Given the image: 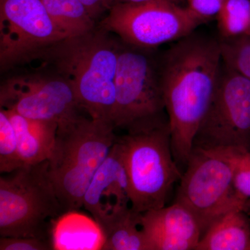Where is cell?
I'll use <instances>...</instances> for the list:
<instances>
[{"mask_svg":"<svg viewBox=\"0 0 250 250\" xmlns=\"http://www.w3.org/2000/svg\"><path fill=\"white\" fill-rule=\"evenodd\" d=\"M231 161L233 168V186L243 198L250 199V151L241 148L218 149Z\"/></svg>","mask_w":250,"mask_h":250,"instance_id":"cell-22","label":"cell"},{"mask_svg":"<svg viewBox=\"0 0 250 250\" xmlns=\"http://www.w3.org/2000/svg\"><path fill=\"white\" fill-rule=\"evenodd\" d=\"M129 177L131 207L139 213L165 207L182 172L171 146L169 123L117 137Z\"/></svg>","mask_w":250,"mask_h":250,"instance_id":"cell-4","label":"cell"},{"mask_svg":"<svg viewBox=\"0 0 250 250\" xmlns=\"http://www.w3.org/2000/svg\"><path fill=\"white\" fill-rule=\"evenodd\" d=\"M115 129L89 116L58 128L47 172L65 213L83 207L94 175L116 143Z\"/></svg>","mask_w":250,"mask_h":250,"instance_id":"cell-3","label":"cell"},{"mask_svg":"<svg viewBox=\"0 0 250 250\" xmlns=\"http://www.w3.org/2000/svg\"><path fill=\"white\" fill-rule=\"evenodd\" d=\"M83 207L98 224L131 207L129 177L116 141L94 175L83 197Z\"/></svg>","mask_w":250,"mask_h":250,"instance_id":"cell-13","label":"cell"},{"mask_svg":"<svg viewBox=\"0 0 250 250\" xmlns=\"http://www.w3.org/2000/svg\"><path fill=\"white\" fill-rule=\"evenodd\" d=\"M5 110L14 125L23 166L49 160L55 146L58 124L53 121L31 119Z\"/></svg>","mask_w":250,"mask_h":250,"instance_id":"cell-14","label":"cell"},{"mask_svg":"<svg viewBox=\"0 0 250 250\" xmlns=\"http://www.w3.org/2000/svg\"><path fill=\"white\" fill-rule=\"evenodd\" d=\"M215 20L219 41L250 37V0H226Z\"/></svg>","mask_w":250,"mask_h":250,"instance_id":"cell-19","label":"cell"},{"mask_svg":"<svg viewBox=\"0 0 250 250\" xmlns=\"http://www.w3.org/2000/svg\"><path fill=\"white\" fill-rule=\"evenodd\" d=\"M108 34L97 26L89 32L62 39L36 59L53 65L56 72L70 82L92 119L113 123L122 43Z\"/></svg>","mask_w":250,"mask_h":250,"instance_id":"cell-2","label":"cell"},{"mask_svg":"<svg viewBox=\"0 0 250 250\" xmlns=\"http://www.w3.org/2000/svg\"><path fill=\"white\" fill-rule=\"evenodd\" d=\"M0 106L26 118L55 122L58 128L87 114L70 82L57 73L19 75L4 81Z\"/></svg>","mask_w":250,"mask_h":250,"instance_id":"cell-10","label":"cell"},{"mask_svg":"<svg viewBox=\"0 0 250 250\" xmlns=\"http://www.w3.org/2000/svg\"><path fill=\"white\" fill-rule=\"evenodd\" d=\"M150 250H195L202 236L190 210L178 202L140 215Z\"/></svg>","mask_w":250,"mask_h":250,"instance_id":"cell-12","label":"cell"},{"mask_svg":"<svg viewBox=\"0 0 250 250\" xmlns=\"http://www.w3.org/2000/svg\"><path fill=\"white\" fill-rule=\"evenodd\" d=\"M219 42L224 65L250 80V37Z\"/></svg>","mask_w":250,"mask_h":250,"instance_id":"cell-21","label":"cell"},{"mask_svg":"<svg viewBox=\"0 0 250 250\" xmlns=\"http://www.w3.org/2000/svg\"><path fill=\"white\" fill-rule=\"evenodd\" d=\"M65 38L41 0H0L1 70L34 60Z\"/></svg>","mask_w":250,"mask_h":250,"instance_id":"cell-11","label":"cell"},{"mask_svg":"<svg viewBox=\"0 0 250 250\" xmlns=\"http://www.w3.org/2000/svg\"><path fill=\"white\" fill-rule=\"evenodd\" d=\"M152 50L122 42L112 118L116 129L139 132L168 122L159 58H155Z\"/></svg>","mask_w":250,"mask_h":250,"instance_id":"cell-6","label":"cell"},{"mask_svg":"<svg viewBox=\"0 0 250 250\" xmlns=\"http://www.w3.org/2000/svg\"><path fill=\"white\" fill-rule=\"evenodd\" d=\"M193 147L250 151V80L224 64L218 88L194 139Z\"/></svg>","mask_w":250,"mask_h":250,"instance_id":"cell-9","label":"cell"},{"mask_svg":"<svg viewBox=\"0 0 250 250\" xmlns=\"http://www.w3.org/2000/svg\"><path fill=\"white\" fill-rule=\"evenodd\" d=\"M48 160L0 177V236L52 241L54 219L65 213L48 177Z\"/></svg>","mask_w":250,"mask_h":250,"instance_id":"cell-5","label":"cell"},{"mask_svg":"<svg viewBox=\"0 0 250 250\" xmlns=\"http://www.w3.org/2000/svg\"><path fill=\"white\" fill-rule=\"evenodd\" d=\"M149 1H152V0H116V4L118 3H141ZM169 1H174L180 4H184L185 3L184 0H169Z\"/></svg>","mask_w":250,"mask_h":250,"instance_id":"cell-26","label":"cell"},{"mask_svg":"<svg viewBox=\"0 0 250 250\" xmlns=\"http://www.w3.org/2000/svg\"><path fill=\"white\" fill-rule=\"evenodd\" d=\"M159 65L172 152L186 167L221 76L220 42L194 31L167 49Z\"/></svg>","mask_w":250,"mask_h":250,"instance_id":"cell-1","label":"cell"},{"mask_svg":"<svg viewBox=\"0 0 250 250\" xmlns=\"http://www.w3.org/2000/svg\"><path fill=\"white\" fill-rule=\"evenodd\" d=\"M1 250H53L52 241L31 237H6L0 238Z\"/></svg>","mask_w":250,"mask_h":250,"instance_id":"cell-23","label":"cell"},{"mask_svg":"<svg viewBox=\"0 0 250 250\" xmlns=\"http://www.w3.org/2000/svg\"><path fill=\"white\" fill-rule=\"evenodd\" d=\"M23 166L14 125L4 108L0 109V172L7 174Z\"/></svg>","mask_w":250,"mask_h":250,"instance_id":"cell-20","label":"cell"},{"mask_svg":"<svg viewBox=\"0 0 250 250\" xmlns=\"http://www.w3.org/2000/svg\"><path fill=\"white\" fill-rule=\"evenodd\" d=\"M186 6L205 22L216 19L226 0H184Z\"/></svg>","mask_w":250,"mask_h":250,"instance_id":"cell-24","label":"cell"},{"mask_svg":"<svg viewBox=\"0 0 250 250\" xmlns=\"http://www.w3.org/2000/svg\"><path fill=\"white\" fill-rule=\"evenodd\" d=\"M141 213L131 207L99 223L104 236L103 250H150L140 225Z\"/></svg>","mask_w":250,"mask_h":250,"instance_id":"cell-17","label":"cell"},{"mask_svg":"<svg viewBox=\"0 0 250 250\" xmlns=\"http://www.w3.org/2000/svg\"><path fill=\"white\" fill-rule=\"evenodd\" d=\"M195 250H250V219L245 210H233L216 220Z\"/></svg>","mask_w":250,"mask_h":250,"instance_id":"cell-16","label":"cell"},{"mask_svg":"<svg viewBox=\"0 0 250 250\" xmlns=\"http://www.w3.org/2000/svg\"><path fill=\"white\" fill-rule=\"evenodd\" d=\"M205 23L186 5L152 0L113 5L98 27L127 45L154 49L183 39Z\"/></svg>","mask_w":250,"mask_h":250,"instance_id":"cell-8","label":"cell"},{"mask_svg":"<svg viewBox=\"0 0 250 250\" xmlns=\"http://www.w3.org/2000/svg\"><path fill=\"white\" fill-rule=\"evenodd\" d=\"M53 250H103L104 236L95 219L70 210L54 219L51 228Z\"/></svg>","mask_w":250,"mask_h":250,"instance_id":"cell-15","label":"cell"},{"mask_svg":"<svg viewBox=\"0 0 250 250\" xmlns=\"http://www.w3.org/2000/svg\"><path fill=\"white\" fill-rule=\"evenodd\" d=\"M84 6L90 16L96 21L103 13L109 11L116 4V0H79Z\"/></svg>","mask_w":250,"mask_h":250,"instance_id":"cell-25","label":"cell"},{"mask_svg":"<svg viewBox=\"0 0 250 250\" xmlns=\"http://www.w3.org/2000/svg\"><path fill=\"white\" fill-rule=\"evenodd\" d=\"M233 176L232 164L225 153L192 148L174 202L191 212L202 235L224 215L248 207L249 200L235 190Z\"/></svg>","mask_w":250,"mask_h":250,"instance_id":"cell-7","label":"cell"},{"mask_svg":"<svg viewBox=\"0 0 250 250\" xmlns=\"http://www.w3.org/2000/svg\"><path fill=\"white\" fill-rule=\"evenodd\" d=\"M52 21L67 37L85 34L96 21L79 0H41Z\"/></svg>","mask_w":250,"mask_h":250,"instance_id":"cell-18","label":"cell"}]
</instances>
